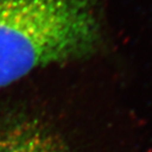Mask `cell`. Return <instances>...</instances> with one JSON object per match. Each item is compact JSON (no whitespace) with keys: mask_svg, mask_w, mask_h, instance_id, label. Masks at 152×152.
<instances>
[{"mask_svg":"<svg viewBox=\"0 0 152 152\" xmlns=\"http://www.w3.org/2000/svg\"><path fill=\"white\" fill-rule=\"evenodd\" d=\"M98 39L92 0H0V91L38 68L88 56Z\"/></svg>","mask_w":152,"mask_h":152,"instance_id":"cell-1","label":"cell"},{"mask_svg":"<svg viewBox=\"0 0 152 152\" xmlns=\"http://www.w3.org/2000/svg\"><path fill=\"white\" fill-rule=\"evenodd\" d=\"M0 152H68L59 137L37 118L0 117Z\"/></svg>","mask_w":152,"mask_h":152,"instance_id":"cell-2","label":"cell"}]
</instances>
